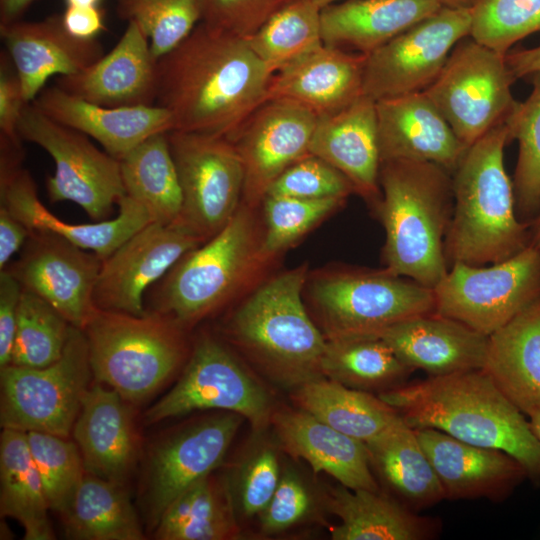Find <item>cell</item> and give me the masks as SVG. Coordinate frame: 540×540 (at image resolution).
<instances>
[{
  "label": "cell",
  "mask_w": 540,
  "mask_h": 540,
  "mask_svg": "<svg viewBox=\"0 0 540 540\" xmlns=\"http://www.w3.org/2000/svg\"><path fill=\"white\" fill-rule=\"evenodd\" d=\"M30 230L6 208L0 206V269L26 243Z\"/></svg>",
  "instance_id": "55"
},
{
  "label": "cell",
  "mask_w": 540,
  "mask_h": 540,
  "mask_svg": "<svg viewBox=\"0 0 540 540\" xmlns=\"http://www.w3.org/2000/svg\"><path fill=\"white\" fill-rule=\"evenodd\" d=\"M380 198L385 268L434 289L449 269L445 239L453 214L452 173L429 162H381Z\"/></svg>",
  "instance_id": "4"
},
{
  "label": "cell",
  "mask_w": 540,
  "mask_h": 540,
  "mask_svg": "<svg viewBox=\"0 0 540 540\" xmlns=\"http://www.w3.org/2000/svg\"><path fill=\"white\" fill-rule=\"evenodd\" d=\"M433 290L436 313L489 336L540 298V249L484 266L454 263Z\"/></svg>",
  "instance_id": "11"
},
{
  "label": "cell",
  "mask_w": 540,
  "mask_h": 540,
  "mask_svg": "<svg viewBox=\"0 0 540 540\" xmlns=\"http://www.w3.org/2000/svg\"><path fill=\"white\" fill-rule=\"evenodd\" d=\"M264 204L265 233L259 244V260L280 253L319 221L340 207L345 198L301 199L267 195Z\"/></svg>",
  "instance_id": "47"
},
{
  "label": "cell",
  "mask_w": 540,
  "mask_h": 540,
  "mask_svg": "<svg viewBox=\"0 0 540 540\" xmlns=\"http://www.w3.org/2000/svg\"><path fill=\"white\" fill-rule=\"evenodd\" d=\"M365 445L372 470L403 506L418 512L445 499L415 430L401 416Z\"/></svg>",
  "instance_id": "33"
},
{
  "label": "cell",
  "mask_w": 540,
  "mask_h": 540,
  "mask_svg": "<svg viewBox=\"0 0 540 540\" xmlns=\"http://www.w3.org/2000/svg\"><path fill=\"white\" fill-rule=\"evenodd\" d=\"M413 371L376 336L327 339L321 361L324 377L366 392L403 385Z\"/></svg>",
  "instance_id": "40"
},
{
  "label": "cell",
  "mask_w": 540,
  "mask_h": 540,
  "mask_svg": "<svg viewBox=\"0 0 540 540\" xmlns=\"http://www.w3.org/2000/svg\"><path fill=\"white\" fill-rule=\"evenodd\" d=\"M442 5L450 8H471L476 0H440Z\"/></svg>",
  "instance_id": "60"
},
{
  "label": "cell",
  "mask_w": 540,
  "mask_h": 540,
  "mask_svg": "<svg viewBox=\"0 0 540 540\" xmlns=\"http://www.w3.org/2000/svg\"><path fill=\"white\" fill-rule=\"evenodd\" d=\"M309 153L339 170L355 193L374 206L381 194L376 101L362 94L341 110L318 117Z\"/></svg>",
  "instance_id": "24"
},
{
  "label": "cell",
  "mask_w": 540,
  "mask_h": 540,
  "mask_svg": "<svg viewBox=\"0 0 540 540\" xmlns=\"http://www.w3.org/2000/svg\"><path fill=\"white\" fill-rule=\"evenodd\" d=\"M530 428L540 445V406L532 410L528 415Z\"/></svg>",
  "instance_id": "59"
},
{
  "label": "cell",
  "mask_w": 540,
  "mask_h": 540,
  "mask_svg": "<svg viewBox=\"0 0 540 540\" xmlns=\"http://www.w3.org/2000/svg\"><path fill=\"white\" fill-rule=\"evenodd\" d=\"M218 409L246 418L256 431L273 413L270 396L235 356L211 336H202L175 386L145 413V423Z\"/></svg>",
  "instance_id": "13"
},
{
  "label": "cell",
  "mask_w": 540,
  "mask_h": 540,
  "mask_svg": "<svg viewBox=\"0 0 540 540\" xmlns=\"http://www.w3.org/2000/svg\"><path fill=\"white\" fill-rule=\"evenodd\" d=\"M414 430L447 499L501 500L527 476L504 451L469 444L433 428Z\"/></svg>",
  "instance_id": "25"
},
{
  "label": "cell",
  "mask_w": 540,
  "mask_h": 540,
  "mask_svg": "<svg viewBox=\"0 0 540 540\" xmlns=\"http://www.w3.org/2000/svg\"><path fill=\"white\" fill-rule=\"evenodd\" d=\"M33 103L56 122L98 141L105 152L118 160L147 138L174 129L170 112L161 106L107 107L56 85L43 89Z\"/></svg>",
  "instance_id": "26"
},
{
  "label": "cell",
  "mask_w": 540,
  "mask_h": 540,
  "mask_svg": "<svg viewBox=\"0 0 540 540\" xmlns=\"http://www.w3.org/2000/svg\"><path fill=\"white\" fill-rule=\"evenodd\" d=\"M61 17L67 32L79 39H96L105 30L103 11L98 6H66Z\"/></svg>",
  "instance_id": "54"
},
{
  "label": "cell",
  "mask_w": 540,
  "mask_h": 540,
  "mask_svg": "<svg viewBox=\"0 0 540 540\" xmlns=\"http://www.w3.org/2000/svg\"><path fill=\"white\" fill-rule=\"evenodd\" d=\"M366 55L322 44L273 74L267 99L300 104L318 117L363 94Z\"/></svg>",
  "instance_id": "28"
},
{
  "label": "cell",
  "mask_w": 540,
  "mask_h": 540,
  "mask_svg": "<svg viewBox=\"0 0 540 540\" xmlns=\"http://www.w3.org/2000/svg\"><path fill=\"white\" fill-rule=\"evenodd\" d=\"M374 336L407 367L429 376L482 369L488 346V336L436 312L398 322Z\"/></svg>",
  "instance_id": "27"
},
{
  "label": "cell",
  "mask_w": 540,
  "mask_h": 540,
  "mask_svg": "<svg viewBox=\"0 0 540 540\" xmlns=\"http://www.w3.org/2000/svg\"><path fill=\"white\" fill-rule=\"evenodd\" d=\"M22 286L6 269L0 272V369L11 363Z\"/></svg>",
  "instance_id": "53"
},
{
  "label": "cell",
  "mask_w": 540,
  "mask_h": 540,
  "mask_svg": "<svg viewBox=\"0 0 540 540\" xmlns=\"http://www.w3.org/2000/svg\"><path fill=\"white\" fill-rule=\"evenodd\" d=\"M482 369L523 414L540 406V298L488 336Z\"/></svg>",
  "instance_id": "32"
},
{
  "label": "cell",
  "mask_w": 540,
  "mask_h": 540,
  "mask_svg": "<svg viewBox=\"0 0 540 540\" xmlns=\"http://www.w3.org/2000/svg\"><path fill=\"white\" fill-rule=\"evenodd\" d=\"M293 399L300 409L364 443L400 418L396 409L379 396L326 377L298 386Z\"/></svg>",
  "instance_id": "36"
},
{
  "label": "cell",
  "mask_w": 540,
  "mask_h": 540,
  "mask_svg": "<svg viewBox=\"0 0 540 540\" xmlns=\"http://www.w3.org/2000/svg\"><path fill=\"white\" fill-rule=\"evenodd\" d=\"M321 9L312 0H291L245 39L274 74L324 44Z\"/></svg>",
  "instance_id": "41"
},
{
  "label": "cell",
  "mask_w": 540,
  "mask_h": 540,
  "mask_svg": "<svg viewBox=\"0 0 540 540\" xmlns=\"http://www.w3.org/2000/svg\"><path fill=\"white\" fill-rule=\"evenodd\" d=\"M470 10V37L502 54L540 32V0H476Z\"/></svg>",
  "instance_id": "46"
},
{
  "label": "cell",
  "mask_w": 540,
  "mask_h": 540,
  "mask_svg": "<svg viewBox=\"0 0 540 540\" xmlns=\"http://www.w3.org/2000/svg\"><path fill=\"white\" fill-rule=\"evenodd\" d=\"M470 8L443 6L366 55L363 94L375 101L424 91L471 30Z\"/></svg>",
  "instance_id": "15"
},
{
  "label": "cell",
  "mask_w": 540,
  "mask_h": 540,
  "mask_svg": "<svg viewBox=\"0 0 540 540\" xmlns=\"http://www.w3.org/2000/svg\"><path fill=\"white\" fill-rule=\"evenodd\" d=\"M243 417L221 411L202 418L158 443L150 457L147 500L156 526L169 504L222 462Z\"/></svg>",
  "instance_id": "20"
},
{
  "label": "cell",
  "mask_w": 540,
  "mask_h": 540,
  "mask_svg": "<svg viewBox=\"0 0 540 540\" xmlns=\"http://www.w3.org/2000/svg\"><path fill=\"white\" fill-rule=\"evenodd\" d=\"M0 370L1 427L68 438L93 377L83 330L71 326L62 355L50 365Z\"/></svg>",
  "instance_id": "9"
},
{
  "label": "cell",
  "mask_w": 540,
  "mask_h": 540,
  "mask_svg": "<svg viewBox=\"0 0 540 540\" xmlns=\"http://www.w3.org/2000/svg\"><path fill=\"white\" fill-rule=\"evenodd\" d=\"M21 139L45 150L55 162L46 181L50 202L71 201L95 221L107 220L113 205L126 194L120 161L99 150L87 135L56 122L33 102L18 127Z\"/></svg>",
  "instance_id": "12"
},
{
  "label": "cell",
  "mask_w": 540,
  "mask_h": 540,
  "mask_svg": "<svg viewBox=\"0 0 540 540\" xmlns=\"http://www.w3.org/2000/svg\"><path fill=\"white\" fill-rule=\"evenodd\" d=\"M355 193L348 178L309 153L289 166L268 188L267 195L301 199L347 198Z\"/></svg>",
  "instance_id": "48"
},
{
  "label": "cell",
  "mask_w": 540,
  "mask_h": 540,
  "mask_svg": "<svg viewBox=\"0 0 540 540\" xmlns=\"http://www.w3.org/2000/svg\"><path fill=\"white\" fill-rule=\"evenodd\" d=\"M281 474L277 452L269 444L258 446L240 463L233 484L227 483L234 504L237 503L243 515L251 517L264 510L280 482Z\"/></svg>",
  "instance_id": "49"
},
{
  "label": "cell",
  "mask_w": 540,
  "mask_h": 540,
  "mask_svg": "<svg viewBox=\"0 0 540 540\" xmlns=\"http://www.w3.org/2000/svg\"><path fill=\"white\" fill-rule=\"evenodd\" d=\"M203 241L179 222L146 225L102 260L94 290L95 306L144 315L146 289Z\"/></svg>",
  "instance_id": "16"
},
{
  "label": "cell",
  "mask_w": 540,
  "mask_h": 540,
  "mask_svg": "<svg viewBox=\"0 0 540 540\" xmlns=\"http://www.w3.org/2000/svg\"><path fill=\"white\" fill-rule=\"evenodd\" d=\"M22 151L2 149L0 159L1 206L29 230L60 236L78 247L96 253L102 260L127 239L152 223L147 210L124 195L114 219L89 224H71L51 213L39 200L36 184L21 165Z\"/></svg>",
  "instance_id": "19"
},
{
  "label": "cell",
  "mask_w": 540,
  "mask_h": 540,
  "mask_svg": "<svg viewBox=\"0 0 540 540\" xmlns=\"http://www.w3.org/2000/svg\"><path fill=\"white\" fill-rule=\"evenodd\" d=\"M505 54L467 36L424 90L458 139L469 147L504 122L517 101Z\"/></svg>",
  "instance_id": "10"
},
{
  "label": "cell",
  "mask_w": 540,
  "mask_h": 540,
  "mask_svg": "<svg viewBox=\"0 0 540 540\" xmlns=\"http://www.w3.org/2000/svg\"><path fill=\"white\" fill-rule=\"evenodd\" d=\"M119 161L126 195L147 210L152 222H178L183 197L168 133L147 138Z\"/></svg>",
  "instance_id": "39"
},
{
  "label": "cell",
  "mask_w": 540,
  "mask_h": 540,
  "mask_svg": "<svg viewBox=\"0 0 540 540\" xmlns=\"http://www.w3.org/2000/svg\"><path fill=\"white\" fill-rule=\"evenodd\" d=\"M505 58L514 79L540 73V45L529 49L509 51L505 54Z\"/></svg>",
  "instance_id": "56"
},
{
  "label": "cell",
  "mask_w": 540,
  "mask_h": 540,
  "mask_svg": "<svg viewBox=\"0 0 540 540\" xmlns=\"http://www.w3.org/2000/svg\"><path fill=\"white\" fill-rule=\"evenodd\" d=\"M381 162L410 160L453 173L466 147L424 91L376 101Z\"/></svg>",
  "instance_id": "21"
},
{
  "label": "cell",
  "mask_w": 540,
  "mask_h": 540,
  "mask_svg": "<svg viewBox=\"0 0 540 540\" xmlns=\"http://www.w3.org/2000/svg\"><path fill=\"white\" fill-rule=\"evenodd\" d=\"M326 339L374 336L398 322L435 312L432 288L381 270L344 269L311 283Z\"/></svg>",
  "instance_id": "8"
},
{
  "label": "cell",
  "mask_w": 540,
  "mask_h": 540,
  "mask_svg": "<svg viewBox=\"0 0 540 540\" xmlns=\"http://www.w3.org/2000/svg\"><path fill=\"white\" fill-rule=\"evenodd\" d=\"M0 35L27 103L36 99L50 77L78 73L104 55L97 39L70 35L61 15L0 25Z\"/></svg>",
  "instance_id": "22"
},
{
  "label": "cell",
  "mask_w": 540,
  "mask_h": 540,
  "mask_svg": "<svg viewBox=\"0 0 540 540\" xmlns=\"http://www.w3.org/2000/svg\"><path fill=\"white\" fill-rule=\"evenodd\" d=\"M234 500L227 481L212 473L200 478L165 509L156 524L160 540L238 539Z\"/></svg>",
  "instance_id": "35"
},
{
  "label": "cell",
  "mask_w": 540,
  "mask_h": 540,
  "mask_svg": "<svg viewBox=\"0 0 540 540\" xmlns=\"http://www.w3.org/2000/svg\"><path fill=\"white\" fill-rule=\"evenodd\" d=\"M168 141L183 197L178 222L207 240L240 207L244 188L241 159L225 137L172 130Z\"/></svg>",
  "instance_id": "14"
},
{
  "label": "cell",
  "mask_w": 540,
  "mask_h": 540,
  "mask_svg": "<svg viewBox=\"0 0 540 540\" xmlns=\"http://www.w3.org/2000/svg\"><path fill=\"white\" fill-rule=\"evenodd\" d=\"M28 103L22 93L16 69L7 51L0 54V139L21 145L18 127Z\"/></svg>",
  "instance_id": "52"
},
{
  "label": "cell",
  "mask_w": 540,
  "mask_h": 540,
  "mask_svg": "<svg viewBox=\"0 0 540 540\" xmlns=\"http://www.w3.org/2000/svg\"><path fill=\"white\" fill-rule=\"evenodd\" d=\"M318 116L284 99H267L227 138L244 170L243 201L253 206L293 163L309 154Z\"/></svg>",
  "instance_id": "17"
},
{
  "label": "cell",
  "mask_w": 540,
  "mask_h": 540,
  "mask_svg": "<svg viewBox=\"0 0 540 540\" xmlns=\"http://www.w3.org/2000/svg\"><path fill=\"white\" fill-rule=\"evenodd\" d=\"M316 5H318L320 8H323L327 5H330L332 3L341 1V0H312Z\"/></svg>",
  "instance_id": "62"
},
{
  "label": "cell",
  "mask_w": 540,
  "mask_h": 540,
  "mask_svg": "<svg viewBox=\"0 0 540 540\" xmlns=\"http://www.w3.org/2000/svg\"><path fill=\"white\" fill-rule=\"evenodd\" d=\"M101 0H65L66 6H97Z\"/></svg>",
  "instance_id": "61"
},
{
  "label": "cell",
  "mask_w": 540,
  "mask_h": 540,
  "mask_svg": "<svg viewBox=\"0 0 540 540\" xmlns=\"http://www.w3.org/2000/svg\"><path fill=\"white\" fill-rule=\"evenodd\" d=\"M71 326L47 301L23 289L10 364L38 368L55 362L63 353Z\"/></svg>",
  "instance_id": "43"
},
{
  "label": "cell",
  "mask_w": 540,
  "mask_h": 540,
  "mask_svg": "<svg viewBox=\"0 0 540 540\" xmlns=\"http://www.w3.org/2000/svg\"><path fill=\"white\" fill-rule=\"evenodd\" d=\"M442 7L440 0H341L321 9L323 43L368 55Z\"/></svg>",
  "instance_id": "31"
},
{
  "label": "cell",
  "mask_w": 540,
  "mask_h": 540,
  "mask_svg": "<svg viewBox=\"0 0 540 540\" xmlns=\"http://www.w3.org/2000/svg\"><path fill=\"white\" fill-rule=\"evenodd\" d=\"M378 396L413 429L433 428L506 452L540 479V445L523 414L483 369L429 376Z\"/></svg>",
  "instance_id": "2"
},
{
  "label": "cell",
  "mask_w": 540,
  "mask_h": 540,
  "mask_svg": "<svg viewBox=\"0 0 540 540\" xmlns=\"http://www.w3.org/2000/svg\"><path fill=\"white\" fill-rule=\"evenodd\" d=\"M101 264L94 252L55 234L32 231L20 258L4 269L23 289L47 301L72 326L83 329L97 308L94 290Z\"/></svg>",
  "instance_id": "18"
},
{
  "label": "cell",
  "mask_w": 540,
  "mask_h": 540,
  "mask_svg": "<svg viewBox=\"0 0 540 540\" xmlns=\"http://www.w3.org/2000/svg\"><path fill=\"white\" fill-rule=\"evenodd\" d=\"M34 464L51 510L62 513L86 471L76 442L45 432H27Z\"/></svg>",
  "instance_id": "45"
},
{
  "label": "cell",
  "mask_w": 540,
  "mask_h": 540,
  "mask_svg": "<svg viewBox=\"0 0 540 540\" xmlns=\"http://www.w3.org/2000/svg\"><path fill=\"white\" fill-rule=\"evenodd\" d=\"M41 478L32 459L27 434L3 429L0 436V512L17 520L26 540H50L49 523Z\"/></svg>",
  "instance_id": "37"
},
{
  "label": "cell",
  "mask_w": 540,
  "mask_h": 540,
  "mask_svg": "<svg viewBox=\"0 0 540 540\" xmlns=\"http://www.w3.org/2000/svg\"><path fill=\"white\" fill-rule=\"evenodd\" d=\"M530 245L540 249V210L530 221Z\"/></svg>",
  "instance_id": "58"
},
{
  "label": "cell",
  "mask_w": 540,
  "mask_h": 540,
  "mask_svg": "<svg viewBox=\"0 0 540 540\" xmlns=\"http://www.w3.org/2000/svg\"><path fill=\"white\" fill-rule=\"evenodd\" d=\"M532 79L530 95L517 102L506 119L509 140L518 142L513 188L516 212L524 222L540 210V73Z\"/></svg>",
  "instance_id": "42"
},
{
  "label": "cell",
  "mask_w": 540,
  "mask_h": 540,
  "mask_svg": "<svg viewBox=\"0 0 540 540\" xmlns=\"http://www.w3.org/2000/svg\"><path fill=\"white\" fill-rule=\"evenodd\" d=\"M249 207L240 205L221 230L168 271L154 294L155 311L171 316L183 327L228 300L252 262L259 260Z\"/></svg>",
  "instance_id": "7"
},
{
  "label": "cell",
  "mask_w": 540,
  "mask_h": 540,
  "mask_svg": "<svg viewBox=\"0 0 540 540\" xmlns=\"http://www.w3.org/2000/svg\"><path fill=\"white\" fill-rule=\"evenodd\" d=\"M506 120L470 145L452 173L453 214L445 239L449 267L507 260L530 245V222L516 212L504 164Z\"/></svg>",
  "instance_id": "3"
},
{
  "label": "cell",
  "mask_w": 540,
  "mask_h": 540,
  "mask_svg": "<svg viewBox=\"0 0 540 540\" xmlns=\"http://www.w3.org/2000/svg\"><path fill=\"white\" fill-rule=\"evenodd\" d=\"M66 536L77 540H141L140 522L123 485L85 473L61 513Z\"/></svg>",
  "instance_id": "38"
},
{
  "label": "cell",
  "mask_w": 540,
  "mask_h": 540,
  "mask_svg": "<svg viewBox=\"0 0 540 540\" xmlns=\"http://www.w3.org/2000/svg\"><path fill=\"white\" fill-rule=\"evenodd\" d=\"M270 424L284 450L305 460L315 474L326 473L350 489L380 491L364 442L300 408L273 411Z\"/></svg>",
  "instance_id": "29"
},
{
  "label": "cell",
  "mask_w": 540,
  "mask_h": 540,
  "mask_svg": "<svg viewBox=\"0 0 540 540\" xmlns=\"http://www.w3.org/2000/svg\"><path fill=\"white\" fill-rule=\"evenodd\" d=\"M73 436L85 471L124 485L137 458V437L125 400L100 383L87 390Z\"/></svg>",
  "instance_id": "30"
},
{
  "label": "cell",
  "mask_w": 540,
  "mask_h": 540,
  "mask_svg": "<svg viewBox=\"0 0 540 540\" xmlns=\"http://www.w3.org/2000/svg\"><path fill=\"white\" fill-rule=\"evenodd\" d=\"M328 507L340 520L330 529L333 540H424L434 536L438 524L422 517L380 491L333 489Z\"/></svg>",
  "instance_id": "34"
},
{
  "label": "cell",
  "mask_w": 540,
  "mask_h": 540,
  "mask_svg": "<svg viewBox=\"0 0 540 540\" xmlns=\"http://www.w3.org/2000/svg\"><path fill=\"white\" fill-rule=\"evenodd\" d=\"M82 330L93 377L125 401L154 393L185 355L182 326L159 311L137 316L96 308Z\"/></svg>",
  "instance_id": "6"
},
{
  "label": "cell",
  "mask_w": 540,
  "mask_h": 540,
  "mask_svg": "<svg viewBox=\"0 0 540 540\" xmlns=\"http://www.w3.org/2000/svg\"><path fill=\"white\" fill-rule=\"evenodd\" d=\"M117 13L142 29L156 60L180 45L202 19L198 0H117Z\"/></svg>",
  "instance_id": "44"
},
{
  "label": "cell",
  "mask_w": 540,
  "mask_h": 540,
  "mask_svg": "<svg viewBox=\"0 0 540 540\" xmlns=\"http://www.w3.org/2000/svg\"><path fill=\"white\" fill-rule=\"evenodd\" d=\"M307 271L299 267L257 288L233 314V339L273 380L295 387L324 377L327 339L302 300Z\"/></svg>",
  "instance_id": "5"
},
{
  "label": "cell",
  "mask_w": 540,
  "mask_h": 540,
  "mask_svg": "<svg viewBox=\"0 0 540 540\" xmlns=\"http://www.w3.org/2000/svg\"><path fill=\"white\" fill-rule=\"evenodd\" d=\"M155 105L174 129L229 138L267 100L273 74L243 37L200 22L157 60Z\"/></svg>",
  "instance_id": "1"
},
{
  "label": "cell",
  "mask_w": 540,
  "mask_h": 540,
  "mask_svg": "<svg viewBox=\"0 0 540 540\" xmlns=\"http://www.w3.org/2000/svg\"><path fill=\"white\" fill-rule=\"evenodd\" d=\"M156 64L148 37L129 21L117 44L82 71L59 76L56 86L107 107L155 105Z\"/></svg>",
  "instance_id": "23"
},
{
  "label": "cell",
  "mask_w": 540,
  "mask_h": 540,
  "mask_svg": "<svg viewBox=\"0 0 540 540\" xmlns=\"http://www.w3.org/2000/svg\"><path fill=\"white\" fill-rule=\"evenodd\" d=\"M312 504L302 479L293 471H283L271 500L259 514L261 531L271 535L290 528L309 514Z\"/></svg>",
  "instance_id": "51"
},
{
  "label": "cell",
  "mask_w": 540,
  "mask_h": 540,
  "mask_svg": "<svg viewBox=\"0 0 540 540\" xmlns=\"http://www.w3.org/2000/svg\"><path fill=\"white\" fill-rule=\"evenodd\" d=\"M291 0H198L201 22L243 38Z\"/></svg>",
  "instance_id": "50"
},
{
  "label": "cell",
  "mask_w": 540,
  "mask_h": 540,
  "mask_svg": "<svg viewBox=\"0 0 540 540\" xmlns=\"http://www.w3.org/2000/svg\"><path fill=\"white\" fill-rule=\"evenodd\" d=\"M35 0H0V25L21 20L28 7Z\"/></svg>",
  "instance_id": "57"
}]
</instances>
